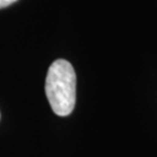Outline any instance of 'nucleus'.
Wrapping results in <instances>:
<instances>
[{"instance_id":"nucleus-2","label":"nucleus","mask_w":157,"mask_h":157,"mask_svg":"<svg viewBox=\"0 0 157 157\" xmlns=\"http://www.w3.org/2000/svg\"><path fill=\"white\" fill-rule=\"evenodd\" d=\"M17 0H0V8H4V7H7V6L14 4Z\"/></svg>"},{"instance_id":"nucleus-1","label":"nucleus","mask_w":157,"mask_h":157,"mask_svg":"<svg viewBox=\"0 0 157 157\" xmlns=\"http://www.w3.org/2000/svg\"><path fill=\"white\" fill-rule=\"evenodd\" d=\"M45 94L51 109L58 117H67L76 104V72L65 59H57L48 70Z\"/></svg>"}]
</instances>
